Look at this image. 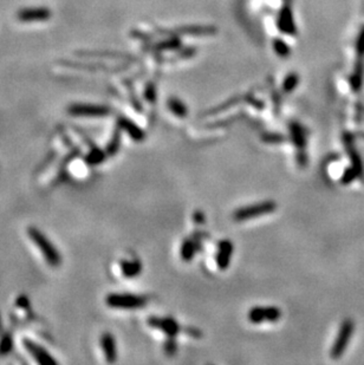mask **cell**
<instances>
[{
  "mask_svg": "<svg viewBox=\"0 0 364 365\" xmlns=\"http://www.w3.org/2000/svg\"><path fill=\"white\" fill-rule=\"evenodd\" d=\"M85 158H86V162H88L89 164L95 165V164H98V163H101V162L104 161V158H106V154H104L102 150H100L98 148H93V149L90 150V153L86 155Z\"/></svg>",
  "mask_w": 364,
  "mask_h": 365,
  "instance_id": "e0dca14e",
  "label": "cell"
},
{
  "mask_svg": "<svg viewBox=\"0 0 364 365\" xmlns=\"http://www.w3.org/2000/svg\"><path fill=\"white\" fill-rule=\"evenodd\" d=\"M355 331V323L351 319H345L341 324L340 331H338L337 338L335 341L333 348H331L330 356L333 359H340L347 350L351 336Z\"/></svg>",
  "mask_w": 364,
  "mask_h": 365,
  "instance_id": "3957f363",
  "label": "cell"
},
{
  "mask_svg": "<svg viewBox=\"0 0 364 365\" xmlns=\"http://www.w3.org/2000/svg\"><path fill=\"white\" fill-rule=\"evenodd\" d=\"M194 219H195V221H196L197 223H201V222L204 221V215L201 214V213H196L195 216H194Z\"/></svg>",
  "mask_w": 364,
  "mask_h": 365,
  "instance_id": "cb8c5ba5",
  "label": "cell"
},
{
  "mask_svg": "<svg viewBox=\"0 0 364 365\" xmlns=\"http://www.w3.org/2000/svg\"><path fill=\"white\" fill-rule=\"evenodd\" d=\"M357 178H358L357 172H356V169L351 165V167H349L344 171L343 176H342V179H341V182L343 184H350L351 182H354Z\"/></svg>",
  "mask_w": 364,
  "mask_h": 365,
  "instance_id": "d6986e66",
  "label": "cell"
},
{
  "mask_svg": "<svg viewBox=\"0 0 364 365\" xmlns=\"http://www.w3.org/2000/svg\"><path fill=\"white\" fill-rule=\"evenodd\" d=\"M166 351H167L168 353H174L175 350H176V344L174 342V338H171L169 341L166 343Z\"/></svg>",
  "mask_w": 364,
  "mask_h": 365,
  "instance_id": "603a6c76",
  "label": "cell"
},
{
  "mask_svg": "<svg viewBox=\"0 0 364 365\" xmlns=\"http://www.w3.org/2000/svg\"><path fill=\"white\" fill-rule=\"evenodd\" d=\"M101 348L106 357L108 363H114L117 359V351H116V342H115L114 336L109 332H104L101 336Z\"/></svg>",
  "mask_w": 364,
  "mask_h": 365,
  "instance_id": "30bf717a",
  "label": "cell"
},
{
  "mask_svg": "<svg viewBox=\"0 0 364 365\" xmlns=\"http://www.w3.org/2000/svg\"><path fill=\"white\" fill-rule=\"evenodd\" d=\"M148 299L142 295L129 293H111L107 295L106 303L108 306L120 310H135L147 304Z\"/></svg>",
  "mask_w": 364,
  "mask_h": 365,
  "instance_id": "7a4b0ae2",
  "label": "cell"
},
{
  "mask_svg": "<svg viewBox=\"0 0 364 365\" xmlns=\"http://www.w3.org/2000/svg\"><path fill=\"white\" fill-rule=\"evenodd\" d=\"M291 137H292V141H293V143L297 146L299 149H303V148L305 147V132L304 130H303V128L299 124H297V123H294V124L291 125Z\"/></svg>",
  "mask_w": 364,
  "mask_h": 365,
  "instance_id": "9a60e30c",
  "label": "cell"
},
{
  "mask_svg": "<svg viewBox=\"0 0 364 365\" xmlns=\"http://www.w3.org/2000/svg\"><path fill=\"white\" fill-rule=\"evenodd\" d=\"M232 253H233V245L229 240L220 241L218 247V255H217V263L219 269L226 270L227 267L229 266Z\"/></svg>",
  "mask_w": 364,
  "mask_h": 365,
  "instance_id": "7c38bea8",
  "label": "cell"
},
{
  "mask_svg": "<svg viewBox=\"0 0 364 365\" xmlns=\"http://www.w3.org/2000/svg\"><path fill=\"white\" fill-rule=\"evenodd\" d=\"M118 144H120V132L116 131L113 137V140H111V142L109 143V146H108V153L110 154L116 153L118 150Z\"/></svg>",
  "mask_w": 364,
  "mask_h": 365,
  "instance_id": "ffe728a7",
  "label": "cell"
},
{
  "mask_svg": "<svg viewBox=\"0 0 364 365\" xmlns=\"http://www.w3.org/2000/svg\"><path fill=\"white\" fill-rule=\"evenodd\" d=\"M68 113L73 116H106L109 114V109L92 104H73L68 109Z\"/></svg>",
  "mask_w": 364,
  "mask_h": 365,
  "instance_id": "52a82bcc",
  "label": "cell"
},
{
  "mask_svg": "<svg viewBox=\"0 0 364 365\" xmlns=\"http://www.w3.org/2000/svg\"><path fill=\"white\" fill-rule=\"evenodd\" d=\"M285 140L284 136L277 135V134H266V135L262 136V141L268 143H280Z\"/></svg>",
  "mask_w": 364,
  "mask_h": 365,
  "instance_id": "44dd1931",
  "label": "cell"
},
{
  "mask_svg": "<svg viewBox=\"0 0 364 365\" xmlns=\"http://www.w3.org/2000/svg\"><path fill=\"white\" fill-rule=\"evenodd\" d=\"M277 208V204L275 201H264L260 202V204L248 206V207H243L239 208L238 211L234 212L233 218L237 221H245V220H250L258 218V216H262L266 214H270V213L275 212Z\"/></svg>",
  "mask_w": 364,
  "mask_h": 365,
  "instance_id": "277c9868",
  "label": "cell"
},
{
  "mask_svg": "<svg viewBox=\"0 0 364 365\" xmlns=\"http://www.w3.org/2000/svg\"><path fill=\"white\" fill-rule=\"evenodd\" d=\"M359 136H361V137H362V139H364V132H362V134H359Z\"/></svg>",
  "mask_w": 364,
  "mask_h": 365,
  "instance_id": "d4e9b609",
  "label": "cell"
},
{
  "mask_svg": "<svg viewBox=\"0 0 364 365\" xmlns=\"http://www.w3.org/2000/svg\"><path fill=\"white\" fill-rule=\"evenodd\" d=\"M248 320L253 324H260L264 321H270L275 323L278 321L282 317V311L278 307L270 306V307H253L247 314Z\"/></svg>",
  "mask_w": 364,
  "mask_h": 365,
  "instance_id": "5b68a950",
  "label": "cell"
},
{
  "mask_svg": "<svg viewBox=\"0 0 364 365\" xmlns=\"http://www.w3.org/2000/svg\"><path fill=\"white\" fill-rule=\"evenodd\" d=\"M118 124H120L121 128L124 129L136 142H140V141H143V139H145V132L131 121H129L128 118H121V120L118 121Z\"/></svg>",
  "mask_w": 364,
  "mask_h": 365,
  "instance_id": "5bb4252c",
  "label": "cell"
},
{
  "mask_svg": "<svg viewBox=\"0 0 364 365\" xmlns=\"http://www.w3.org/2000/svg\"><path fill=\"white\" fill-rule=\"evenodd\" d=\"M148 324H149L151 327L163 331L169 338H174L175 336L179 334L180 330H181L178 321L172 319V318L150 317L149 319H148Z\"/></svg>",
  "mask_w": 364,
  "mask_h": 365,
  "instance_id": "ba28073f",
  "label": "cell"
},
{
  "mask_svg": "<svg viewBox=\"0 0 364 365\" xmlns=\"http://www.w3.org/2000/svg\"><path fill=\"white\" fill-rule=\"evenodd\" d=\"M121 270L124 277L134 278L138 277L142 271V263L138 259L123 260L121 263Z\"/></svg>",
  "mask_w": 364,
  "mask_h": 365,
  "instance_id": "4fadbf2b",
  "label": "cell"
},
{
  "mask_svg": "<svg viewBox=\"0 0 364 365\" xmlns=\"http://www.w3.org/2000/svg\"><path fill=\"white\" fill-rule=\"evenodd\" d=\"M197 249V243L193 239L186 240L185 243L181 246V258L186 261H189L190 259L193 258L194 254H195Z\"/></svg>",
  "mask_w": 364,
  "mask_h": 365,
  "instance_id": "2e32d148",
  "label": "cell"
},
{
  "mask_svg": "<svg viewBox=\"0 0 364 365\" xmlns=\"http://www.w3.org/2000/svg\"><path fill=\"white\" fill-rule=\"evenodd\" d=\"M26 233L28 239L36 246V248L38 249L49 266L57 267L62 263V256L59 255L57 248L46 238L44 233L36 228V227H28Z\"/></svg>",
  "mask_w": 364,
  "mask_h": 365,
  "instance_id": "6da1fadb",
  "label": "cell"
},
{
  "mask_svg": "<svg viewBox=\"0 0 364 365\" xmlns=\"http://www.w3.org/2000/svg\"><path fill=\"white\" fill-rule=\"evenodd\" d=\"M52 12L46 7H39V9H23L17 13V18L19 21L30 23V21H45L51 18Z\"/></svg>",
  "mask_w": 364,
  "mask_h": 365,
  "instance_id": "9c48e42d",
  "label": "cell"
},
{
  "mask_svg": "<svg viewBox=\"0 0 364 365\" xmlns=\"http://www.w3.org/2000/svg\"><path fill=\"white\" fill-rule=\"evenodd\" d=\"M344 137H345L344 142H345V146H347V151H348L349 157H350L352 167H354L356 169V172H357L358 178L363 179L364 178V168H363L362 158H361V156H359V154L357 153V150H356V148L354 146V141H352V137L349 135V134H345Z\"/></svg>",
  "mask_w": 364,
  "mask_h": 365,
  "instance_id": "8fae6325",
  "label": "cell"
},
{
  "mask_svg": "<svg viewBox=\"0 0 364 365\" xmlns=\"http://www.w3.org/2000/svg\"><path fill=\"white\" fill-rule=\"evenodd\" d=\"M25 351L39 364H56L57 362L46 350L31 339L25 338L23 341Z\"/></svg>",
  "mask_w": 364,
  "mask_h": 365,
  "instance_id": "8992f818",
  "label": "cell"
},
{
  "mask_svg": "<svg viewBox=\"0 0 364 365\" xmlns=\"http://www.w3.org/2000/svg\"><path fill=\"white\" fill-rule=\"evenodd\" d=\"M168 106H169V109H171L173 113L176 115V116L185 117L187 115V108L185 107V104L179 102L178 99H171L169 101Z\"/></svg>",
  "mask_w": 364,
  "mask_h": 365,
  "instance_id": "ac0fdd59",
  "label": "cell"
},
{
  "mask_svg": "<svg viewBox=\"0 0 364 365\" xmlns=\"http://www.w3.org/2000/svg\"><path fill=\"white\" fill-rule=\"evenodd\" d=\"M356 50H357V55L359 57H364V27L359 32L357 43H356Z\"/></svg>",
  "mask_w": 364,
  "mask_h": 365,
  "instance_id": "7402d4cb",
  "label": "cell"
}]
</instances>
